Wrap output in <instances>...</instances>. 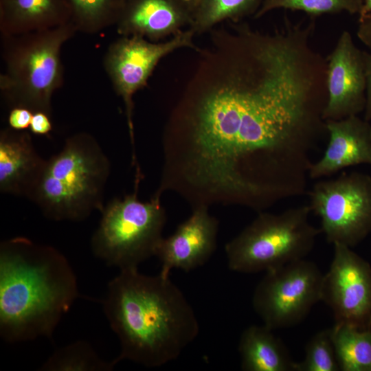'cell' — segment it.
<instances>
[{
	"label": "cell",
	"instance_id": "cell-1",
	"mask_svg": "<svg viewBox=\"0 0 371 371\" xmlns=\"http://www.w3.org/2000/svg\"><path fill=\"white\" fill-rule=\"evenodd\" d=\"M103 310L120 344L115 363L128 359L148 368L179 357L199 332L196 315L169 276H146L137 267L111 280Z\"/></svg>",
	"mask_w": 371,
	"mask_h": 371
},
{
	"label": "cell",
	"instance_id": "cell-2",
	"mask_svg": "<svg viewBox=\"0 0 371 371\" xmlns=\"http://www.w3.org/2000/svg\"><path fill=\"white\" fill-rule=\"evenodd\" d=\"M76 278L56 248L22 236L0 245V334L8 342L52 337L79 297Z\"/></svg>",
	"mask_w": 371,
	"mask_h": 371
},
{
	"label": "cell",
	"instance_id": "cell-3",
	"mask_svg": "<svg viewBox=\"0 0 371 371\" xmlns=\"http://www.w3.org/2000/svg\"><path fill=\"white\" fill-rule=\"evenodd\" d=\"M109 174V160L95 138L78 133L47 159L30 200L51 220L82 221L103 209Z\"/></svg>",
	"mask_w": 371,
	"mask_h": 371
},
{
	"label": "cell",
	"instance_id": "cell-4",
	"mask_svg": "<svg viewBox=\"0 0 371 371\" xmlns=\"http://www.w3.org/2000/svg\"><path fill=\"white\" fill-rule=\"evenodd\" d=\"M76 31L71 22L48 30L3 36L5 70L0 76V88L13 107L52 116V97L63 80L61 47Z\"/></svg>",
	"mask_w": 371,
	"mask_h": 371
},
{
	"label": "cell",
	"instance_id": "cell-5",
	"mask_svg": "<svg viewBox=\"0 0 371 371\" xmlns=\"http://www.w3.org/2000/svg\"><path fill=\"white\" fill-rule=\"evenodd\" d=\"M308 205L279 214L260 212L225 247L229 268L244 273L268 271L306 258L320 229L308 220Z\"/></svg>",
	"mask_w": 371,
	"mask_h": 371
},
{
	"label": "cell",
	"instance_id": "cell-6",
	"mask_svg": "<svg viewBox=\"0 0 371 371\" xmlns=\"http://www.w3.org/2000/svg\"><path fill=\"white\" fill-rule=\"evenodd\" d=\"M137 188L123 198H115L104 206L98 227L91 240L94 255L120 269L137 267L155 256L163 238L166 210L160 197L148 201L137 198Z\"/></svg>",
	"mask_w": 371,
	"mask_h": 371
},
{
	"label": "cell",
	"instance_id": "cell-7",
	"mask_svg": "<svg viewBox=\"0 0 371 371\" xmlns=\"http://www.w3.org/2000/svg\"><path fill=\"white\" fill-rule=\"evenodd\" d=\"M311 212L319 217L328 243L350 248L371 233V177L344 172L316 182L308 193Z\"/></svg>",
	"mask_w": 371,
	"mask_h": 371
},
{
	"label": "cell",
	"instance_id": "cell-8",
	"mask_svg": "<svg viewBox=\"0 0 371 371\" xmlns=\"http://www.w3.org/2000/svg\"><path fill=\"white\" fill-rule=\"evenodd\" d=\"M323 277L306 258L266 271L254 290L253 308L273 330L294 326L321 301Z\"/></svg>",
	"mask_w": 371,
	"mask_h": 371
},
{
	"label": "cell",
	"instance_id": "cell-9",
	"mask_svg": "<svg viewBox=\"0 0 371 371\" xmlns=\"http://www.w3.org/2000/svg\"><path fill=\"white\" fill-rule=\"evenodd\" d=\"M195 33L190 28L182 30L165 42H153L138 36H122L108 48L104 68L117 94L121 97L133 147V164L137 167L135 149L133 113V95L147 85L158 63L176 49L189 47L196 50L193 43Z\"/></svg>",
	"mask_w": 371,
	"mask_h": 371
},
{
	"label": "cell",
	"instance_id": "cell-10",
	"mask_svg": "<svg viewBox=\"0 0 371 371\" xmlns=\"http://www.w3.org/2000/svg\"><path fill=\"white\" fill-rule=\"evenodd\" d=\"M332 262L324 274L321 301L335 324L371 328V266L352 248L335 244Z\"/></svg>",
	"mask_w": 371,
	"mask_h": 371
},
{
	"label": "cell",
	"instance_id": "cell-11",
	"mask_svg": "<svg viewBox=\"0 0 371 371\" xmlns=\"http://www.w3.org/2000/svg\"><path fill=\"white\" fill-rule=\"evenodd\" d=\"M327 58V102L323 111L324 121L358 115L364 111L366 73L363 51L344 30Z\"/></svg>",
	"mask_w": 371,
	"mask_h": 371
},
{
	"label": "cell",
	"instance_id": "cell-12",
	"mask_svg": "<svg viewBox=\"0 0 371 371\" xmlns=\"http://www.w3.org/2000/svg\"><path fill=\"white\" fill-rule=\"evenodd\" d=\"M192 209L190 216L157 246L155 256L161 263L159 273L169 276L172 269L190 271L205 264L216 247L218 221L206 205Z\"/></svg>",
	"mask_w": 371,
	"mask_h": 371
},
{
	"label": "cell",
	"instance_id": "cell-13",
	"mask_svg": "<svg viewBox=\"0 0 371 371\" xmlns=\"http://www.w3.org/2000/svg\"><path fill=\"white\" fill-rule=\"evenodd\" d=\"M328 142L323 156L312 163L308 177L318 179L359 164L371 165V124L358 115L325 121Z\"/></svg>",
	"mask_w": 371,
	"mask_h": 371
},
{
	"label": "cell",
	"instance_id": "cell-14",
	"mask_svg": "<svg viewBox=\"0 0 371 371\" xmlns=\"http://www.w3.org/2000/svg\"><path fill=\"white\" fill-rule=\"evenodd\" d=\"M191 22V13L180 0H125L115 25L122 36L157 42L176 35Z\"/></svg>",
	"mask_w": 371,
	"mask_h": 371
},
{
	"label": "cell",
	"instance_id": "cell-15",
	"mask_svg": "<svg viewBox=\"0 0 371 371\" xmlns=\"http://www.w3.org/2000/svg\"><path fill=\"white\" fill-rule=\"evenodd\" d=\"M47 159L36 152L31 135L11 128L0 132V191L30 199Z\"/></svg>",
	"mask_w": 371,
	"mask_h": 371
},
{
	"label": "cell",
	"instance_id": "cell-16",
	"mask_svg": "<svg viewBox=\"0 0 371 371\" xmlns=\"http://www.w3.org/2000/svg\"><path fill=\"white\" fill-rule=\"evenodd\" d=\"M70 0H0V30L12 36L72 22Z\"/></svg>",
	"mask_w": 371,
	"mask_h": 371
},
{
	"label": "cell",
	"instance_id": "cell-17",
	"mask_svg": "<svg viewBox=\"0 0 371 371\" xmlns=\"http://www.w3.org/2000/svg\"><path fill=\"white\" fill-rule=\"evenodd\" d=\"M238 352L241 368L245 371H295V362L273 330L250 326L242 333Z\"/></svg>",
	"mask_w": 371,
	"mask_h": 371
},
{
	"label": "cell",
	"instance_id": "cell-18",
	"mask_svg": "<svg viewBox=\"0 0 371 371\" xmlns=\"http://www.w3.org/2000/svg\"><path fill=\"white\" fill-rule=\"evenodd\" d=\"M330 330L339 370L371 371V328L335 323Z\"/></svg>",
	"mask_w": 371,
	"mask_h": 371
},
{
	"label": "cell",
	"instance_id": "cell-19",
	"mask_svg": "<svg viewBox=\"0 0 371 371\" xmlns=\"http://www.w3.org/2000/svg\"><path fill=\"white\" fill-rule=\"evenodd\" d=\"M263 0H199L192 13L189 27L195 34L210 32L225 21L239 22L255 14Z\"/></svg>",
	"mask_w": 371,
	"mask_h": 371
},
{
	"label": "cell",
	"instance_id": "cell-20",
	"mask_svg": "<svg viewBox=\"0 0 371 371\" xmlns=\"http://www.w3.org/2000/svg\"><path fill=\"white\" fill-rule=\"evenodd\" d=\"M115 364L102 360L87 342L78 341L54 352L40 370L108 371Z\"/></svg>",
	"mask_w": 371,
	"mask_h": 371
},
{
	"label": "cell",
	"instance_id": "cell-21",
	"mask_svg": "<svg viewBox=\"0 0 371 371\" xmlns=\"http://www.w3.org/2000/svg\"><path fill=\"white\" fill-rule=\"evenodd\" d=\"M77 31L97 33L116 24L125 0H70Z\"/></svg>",
	"mask_w": 371,
	"mask_h": 371
},
{
	"label": "cell",
	"instance_id": "cell-22",
	"mask_svg": "<svg viewBox=\"0 0 371 371\" xmlns=\"http://www.w3.org/2000/svg\"><path fill=\"white\" fill-rule=\"evenodd\" d=\"M362 6L363 0H263L254 17L258 19L278 8L301 10L312 18L341 12L359 14Z\"/></svg>",
	"mask_w": 371,
	"mask_h": 371
},
{
	"label": "cell",
	"instance_id": "cell-23",
	"mask_svg": "<svg viewBox=\"0 0 371 371\" xmlns=\"http://www.w3.org/2000/svg\"><path fill=\"white\" fill-rule=\"evenodd\" d=\"M335 350L331 330H322L316 333L305 347L302 361L295 362V371H338Z\"/></svg>",
	"mask_w": 371,
	"mask_h": 371
},
{
	"label": "cell",
	"instance_id": "cell-24",
	"mask_svg": "<svg viewBox=\"0 0 371 371\" xmlns=\"http://www.w3.org/2000/svg\"><path fill=\"white\" fill-rule=\"evenodd\" d=\"M33 112L24 107H13L8 115V124L11 128L24 131L30 127Z\"/></svg>",
	"mask_w": 371,
	"mask_h": 371
},
{
	"label": "cell",
	"instance_id": "cell-25",
	"mask_svg": "<svg viewBox=\"0 0 371 371\" xmlns=\"http://www.w3.org/2000/svg\"><path fill=\"white\" fill-rule=\"evenodd\" d=\"M29 128L34 135H48L52 129L51 116L43 112L34 113Z\"/></svg>",
	"mask_w": 371,
	"mask_h": 371
},
{
	"label": "cell",
	"instance_id": "cell-26",
	"mask_svg": "<svg viewBox=\"0 0 371 371\" xmlns=\"http://www.w3.org/2000/svg\"><path fill=\"white\" fill-rule=\"evenodd\" d=\"M365 73H366V106L364 109V119L371 121V52L363 51Z\"/></svg>",
	"mask_w": 371,
	"mask_h": 371
},
{
	"label": "cell",
	"instance_id": "cell-27",
	"mask_svg": "<svg viewBox=\"0 0 371 371\" xmlns=\"http://www.w3.org/2000/svg\"><path fill=\"white\" fill-rule=\"evenodd\" d=\"M357 34L359 40L371 49V14L359 19Z\"/></svg>",
	"mask_w": 371,
	"mask_h": 371
},
{
	"label": "cell",
	"instance_id": "cell-28",
	"mask_svg": "<svg viewBox=\"0 0 371 371\" xmlns=\"http://www.w3.org/2000/svg\"><path fill=\"white\" fill-rule=\"evenodd\" d=\"M371 14V0H363V6L359 13V18Z\"/></svg>",
	"mask_w": 371,
	"mask_h": 371
},
{
	"label": "cell",
	"instance_id": "cell-29",
	"mask_svg": "<svg viewBox=\"0 0 371 371\" xmlns=\"http://www.w3.org/2000/svg\"><path fill=\"white\" fill-rule=\"evenodd\" d=\"M180 1L188 9V10L190 12L191 15H192V13L199 0H180Z\"/></svg>",
	"mask_w": 371,
	"mask_h": 371
}]
</instances>
